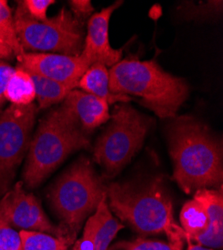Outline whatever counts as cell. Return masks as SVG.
Wrapping results in <instances>:
<instances>
[{"mask_svg": "<svg viewBox=\"0 0 223 250\" xmlns=\"http://www.w3.org/2000/svg\"><path fill=\"white\" fill-rule=\"evenodd\" d=\"M110 211L141 236L164 233L168 243L181 250L186 234L173 216V206L161 176L113 182L106 188Z\"/></svg>", "mask_w": 223, "mask_h": 250, "instance_id": "6da1fadb", "label": "cell"}, {"mask_svg": "<svg viewBox=\"0 0 223 250\" xmlns=\"http://www.w3.org/2000/svg\"><path fill=\"white\" fill-rule=\"evenodd\" d=\"M168 144L173 161V178L187 194L222 186V147L211 132L192 117L170 123Z\"/></svg>", "mask_w": 223, "mask_h": 250, "instance_id": "7a4b0ae2", "label": "cell"}, {"mask_svg": "<svg viewBox=\"0 0 223 250\" xmlns=\"http://www.w3.org/2000/svg\"><path fill=\"white\" fill-rule=\"evenodd\" d=\"M109 89L133 95L161 118H174L189 92L187 83L162 69L155 59L126 58L109 69Z\"/></svg>", "mask_w": 223, "mask_h": 250, "instance_id": "3957f363", "label": "cell"}, {"mask_svg": "<svg viewBox=\"0 0 223 250\" xmlns=\"http://www.w3.org/2000/svg\"><path fill=\"white\" fill-rule=\"evenodd\" d=\"M88 134L63 105L39 122L31 138L22 174L29 189L41 184L72 152L89 146Z\"/></svg>", "mask_w": 223, "mask_h": 250, "instance_id": "277c9868", "label": "cell"}, {"mask_svg": "<svg viewBox=\"0 0 223 250\" xmlns=\"http://www.w3.org/2000/svg\"><path fill=\"white\" fill-rule=\"evenodd\" d=\"M106 194L102 180L87 158H79L60 175L48 192V200L61 226L76 238L81 225L92 215Z\"/></svg>", "mask_w": 223, "mask_h": 250, "instance_id": "5b68a950", "label": "cell"}, {"mask_svg": "<svg viewBox=\"0 0 223 250\" xmlns=\"http://www.w3.org/2000/svg\"><path fill=\"white\" fill-rule=\"evenodd\" d=\"M17 37L24 52L79 56L83 48V28L73 14L63 7L46 21H37L17 2L13 15Z\"/></svg>", "mask_w": 223, "mask_h": 250, "instance_id": "8992f818", "label": "cell"}, {"mask_svg": "<svg viewBox=\"0 0 223 250\" xmlns=\"http://www.w3.org/2000/svg\"><path fill=\"white\" fill-rule=\"evenodd\" d=\"M149 126L150 120L126 103L115 106L110 124L93 150L106 177L115 176L131 161L142 146Z\"/></svg>", "mask_w": 223, "mask_h": 250, "instance_id": "52a82bcc", "label": "cell"}, {"mask_svg": "<svg viewBox=\"0 0 223 250\" xmlns=\"http://www.w3.org/2000/svg\"><path fill=\"white\" fill-rule=\"evenodd\" d=\"M36 105L11 104L0 113V195H4L28 152Z\"/></svg>", "mask_w": 223, "mask_h": 250, "instance_id": "ba28073f", "label": "cell"}, {"mask_svg": "<svg viewBox=\"0 0 223 250\" xmlns=\"http://www.w3.org/2000/svg\"><path fill=\"white\" fill-rule=\"evenodd\" d=\"M0 215L14 229L75 239L63 226L49 220L38 199L25 191L22 181L17 182L0 200Z\"/></svg>", "mask_w": 223, "mask_h": 250, "instance_id": "9c48e42d", "label": "cell"}, {"mask_svg": "<svg viewBox=\"0 0 223 250\" xmlns=\"http://www.w3.org/2000/svg\"><path fill=\"white\" fill-rule=\"evenodd\" d=\"M16 67L28 73L41 75L75 89L89 65L80 55L69 56L55 53L24 52L18 59Z\"/></svg>", "mask_w": 223, "mask_h": 250, "instance_id": "30bf717a", "label": "cell"}, {"mask_svg": "<svg viewBox=\"0 0 223 250\" xmlns=\"http://www.w3.org/2000/svg\"><path fill=\"white\" fill-rule=\"evenodd\" d=\"M122 3V1H116L89 18L87 34L80 54L89 66L100 63L106 67H112L121 60L122 51L111 47L108 31L112 13Z\"/></svg>", "mask_w": 223, "mask_h": 250, "instance_id": "8fae6325", "label": "cell"}, {"mask_svg": "<svg viewBox=\"0 0 223 250\" xmlns=\"http://www.w3.org/2000/svg\"><path fill=\"white\" fill-rule=\"evenodd\" d=\"M122 228L123 225L112 215L105 194L95 212L86 219L82 236L73 243L71 250H108Z\"/></svg>", "mask_w": 223, "mask_h": 250, "instance_id": "7c38bea8", "label": "cell"}, {"mask_svg": "<svg viewBox=\"0 0 223 250\" xmlns=\"http://www.w3.org/2000/svg\"><path fill=\"white\" fill-rule=\"evenodd\" d=\"M62 105L69 110L87 134L110 118L108 103L82 90H71Z\"/></svg>", "mask_w": 223, "mask_h": 250, "instance_id": "4fadbf2b", "label": "cell"}, {"mask_svg": "<svg viewBox=\"0 0 223 250\" xmlns=\"http://www.w3.org/2000/svg\"><path fill=\"white\" fill-rule=\"evenodd\" d=\"M194 198L204 205L210 225L208 231L196 243L209 248H221L223 243V195L222 186L219 189H199Z\"/></svg>", "mask_w": 223, "mask_h": 250, "instance_id": "5bb4252c", "label": "cell"}, {"mask_svg": "<svg viewBox=\"0 0 223 250\" xmlns=\"http://www.w3.org/2000/svg\"><path fill=\"white\" fill-rule=\"evenodd\" d=\"M77 87L81 90L92 94L109 104L117 102L126 103L131 100L129 96L114 94L109 89V70L106 66L95 63L89 66L78 82Z\"/></svg>", "mask_w": 223, "mask_h": 250, "instance_id": "9a60e30c", "label": "cell"}, {"mask_svg": "<svg viewBox=\"0 0 223 250\" xmlns=\"http://www.w3.org/2000/svg\"><path fill=\"white\" fill-rule=\"evenodd\" d=\"M179 219L181 228L186 234V239L192 242H197L209 229L210 221L205 207L194 197L182 207Z\"/></svg>", "mask_w": 223, "mask_h": 250, "instance_id": "2e32d148", "label": "cell"}, {"mask_svg": "<svg viewBox=\"0 0 223 250\" xmlns=\"http://www.w3.org/2000/svg\"><path fill=\"white\" fill-rule=\"evenodd\" d=\"M5 99L14 105H28L35 99L33 79L27 71L16 67L5 88Z\"/></svg>", "mask_w": 223, "mask_h": 250, "instance_id": "e0dca14e", "label": "cell"}, {"mask_svg": "<svg viewBox=\"0 0 223 250\" xmlns=\"http://www.w3.org/2000/svg\"><path fill=\"white\" fill-rule=\"evenodd\" d=\"M30 75L35 86V99L37 100L39 108L41 109L63 101L67 94L73 90L71 87L66 86L62 83L53 81L41 75L32 73H30Z\"/></svg>", "mask_w": 223, "mask_h": 250, "instance_id": "ac0fdd59", "label": "cell"}, {"mask_svg": "<svg viewBox=\"0 0 223 250\" xmlns=\"http://www.w3.org/2000/svg\"><path fill=\"white\" fill-rule=\"evenodd\" d=\"M0 47L17 60L24 53L17 37L11 8L5 0H0Z\"/></svg>", "mask_w": 223, "mask_h": 250, "instance_id": "d6986e66", "label": "cell"}, {"mask_svg": "<svg viewBox=\"0 0 223 250\" xmlns=\"http://www.w3.org/2000/svg\"><path fill=\"white\" fill-rule=\"evenodd\" d=\"M21 250H68L75 242L73 238H60L37 231H19Z\"/></svg>", "mask_w": 223, "mask_h": 250, "instance_id": "ffe728a7", "label": "cell"}, {"mask_svg": "<svg viewBox=\"0 0 223 250\" xmlns=\"http://www.w3.org/2000/svg\"><path fill=\"white\" fill-rule=\"evenodd\" d=\"M180 10L186 18H209L212 16H217L219 13H221L222 1H208L197 6L186 2L182 5Z\"/></svg>", "mask_w": 223, "mask_h": 250, "instance_id": "44dd1931", "label": "cell"}, {"mask_svg": "<svg viewBox=\"0 0 223 250\" xmlns=\"http://www.w3.org/2000/svg\"><path fill=\"white\" fill-rule=\"evenodd\" d=\"M120 250H175L168 242L146 239L144 237L137 238L133 241H121L115 246Z\"/></svg>", "mask_w": 223, "mask_h": 250, "instance_id": "7402d4cb", "label": "cell"}, {"mask_svg": "<svg viewBox=\"0 0 223 250\" xmlns=\"http://www.w3.org/2000/svg\"><path fill=\"white\" fill-rule=\"evenodd\" d=\"M0 250H21L19 232L0 215Z\"/></svg>", "mask_w": 223, "mask_h": 250, "instance_id": "603a6c76", "label": "cell"}, {"mask_svg": "<svg viewBox=\"0 0 223 250\" xmlns=\"http://www.w3.org/2000/svg\"><path fill=\"white\" fill-rule=\"evenodd\" d=\"M25 11L30 17L37 20V21H46L47 10L55 3L54 0H23L20 1Z\"/></svg>", "mask_w": 223, "mask_h": 250, "instance_id": "cb8c5ba5", "label": "cell"}, {"mask_svg": "<svg viewBox=\"0 0 223 250\" xmlns=\"http://www.w3.org/2000/svg\"><path fill=\"white\" fill-rule=\"evenodd\" d=\"M69 6L72 11L71 13L74 14L78 20L85 19L89 16L91 17L94 11L90 0H71L69 1Z\"/></svg>", "mask_w": 223, "mask_h": 250, "instance_id": "d4e9b609", "label": "cell"}, {"mask_svg": "<svg viewBox=\"0 0 223 250\" xmlns=\"http://www.w3.org/2000/svg\"><path fill=\"white\" fill-rule=\"evenodd\" d=\"M14 72V68L9 65L4 60H0V111L6 101L5 99V88L7 82Z\"/></svg>", "mask_w": 223, "mask_h": 250, "instance_id": "484cf974", "label": "cell"}, {"mask_svg": "<svg viewBox=\"0 0 223 250\" xmlns=\"http://www.w3.org/2000/svg\"><path fill=\"white\" fill-rule=\"evenodd\" d=\"M186 242H187V248L186 250H213L211 248H206L204 246L202 245H199V244H194L191 240L189 239H186Z\"/></svg>", "mask_w": 223, "mask_h": 250, "instance_id": "4316f807", "label": "cell"}]
</instances>
